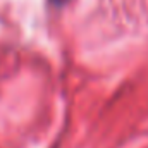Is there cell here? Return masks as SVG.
Wrapping results in <instances>:
<instances>
[{
    "mask_svg": "<svg viewBox=\"0 0 148 148\" xmlns=\"http://www.w3.org/2000/svg\"><path fill=\"white\" fill-rule=\"evenodd\" d=\"M52 2H55V3H64L66 0H52Z\"/></svg>",
    "mask_w": 148,
    "mask_h": 148,
    "instance_id": "cell-1",
    "label": "cell"
}]
</instances>
